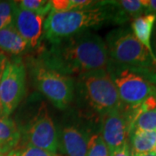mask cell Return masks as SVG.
I'll return each instance as SVG.
<instances>
[{
	"mask_svg": "<svg viewBox=\"0 0 156 156\" xmlns=\"http://www.w3.org/2000/svg\"><path fill=\"white\" fill-rule=\"evenodd\" d=\"M0 156H5V155H2V154H0Z\"/></svg>",
	"mask_w": 156,
	"mask_h": 156,
	"instance_id": "cell-28",
	"label": "cell"
},
{
	"mask_svg": "<svg viewBox=\"0 0 156 156\" xmlns=\"http://www.w3.org/2000/svg\"><path fill=\"white\" fill-rule=\"evenodd\" d=\"M109 63L127 67L156 69V62L134 37L131 29L119 27L105 38Z\"/></svg>",
	"mask_w": 156,
	"mask_h": 156,
	"instance_id": "cell-7",
	"label": "cell"
},
{
	"mask_svg": "<svg viewBox=\"0 0 156 156\" xmlns=\"http://www.w3.org/2000/svg\"><path fill=\"white\" fill-rule=\"evenodd\" d=\"M18 7L23 10L47 17L51 11L50 0H21L17 1Z\"/></svg>",
	"mask_w": 156,
	"mask_h": 156,
	"instance_id": "cell-17",
	"label": "cell"
},
{
	"mask_svg": "<svg viewBox=\"0 0 156 156\" xmlns=\"http://www.w3.org/2000/svg\"><path fill=\"white\" fill-rule=\"evenodd\" d=\"M155 23L156 17L154 15L143 14L131 22L130 29L136 39L145 47L156 62V56L152 47V37Z\"/></svg>",
	"mask_w": 156,
	"mask_h": 156,
	"instance_id": "cell-13",
	"label": "cell"
},
{
	"mask_svg": "<svg viewBox=\"0 0 156 156\" xmlns=\"http://www.w3.org/2000/svg\"><path fill=\"white\" fill-rule=\"evenodd\" d=\"M35 87L56 108L64 110L75 99V79L45 66L37 57L29 62Z\"/></svg>",
	"mask_w": 156,
	"mask_h": 156,
	"instance_id": "cell-6",
	"label": "cell"
},
{
	"mask_svg": "<svg viewBox=\"0 0 156 156\" xmlns=\"http://www.w3.org/2000/svg\"><path fill=\"white\" fill-rule=\"evenodd\" d=\"M144 7V14H152L156 17V0H141Z\"/></svg>",
	"mask_w": 156,
	"mask_h": 156,
	"instance_id": "cell-21",
	"label": "cell"
},
{
	"mask_svg": "<svg viewBox=\"0 0 156 156\" xmlns=\"http://www.w3.org/2000/svg\"><path fill=\"white\" fill-rule=\"evenodd\" d=\"M86 156H109L108 147L102 139L100 132L92 133L90 135Z\"/></svg>",
	"mask_w": 156,
	"mask_h": 156,
	"instance_id": "cell-18",
	"label": "cell"
},
{
	"mask_svg": "<svg viewBox=\"0 0 156 156\" xmlns=\"http://www.w3.org/2000/svg\"><path fill=\"white\" fill-rule=\"evenodd\" d=\"M5 156H17V150H14Z\"/></svg>",
	"mask_w": 156,
	"mask_h": 156,
	"instance_id": "cell-26",
	"label": "cell"
},
{
	"mask_svg": "<svg viewBox=\"0 0 156 156\" xmlns=\"http://www.w3.org/2000/svg\"><path fill=\"white\" fill-rule=\"evenodd\" d=\"M17 156H60L50 151L41 149L31 146H23L20 150H17Z\"/></svg>",
	"mask_w": 156,
	"mask_h": 156,
	"instance_id": "cell-20",
	"label": "cell"
},
{
	"mask_svg": "<svg viewBox=\"0 0 156 156\" xmlns=\"http://www.w3.org/2000/svg\"><path fill=\"white\" fill-rule=\"evenodd\" d=\"M112 23L110 7L107 1L85 10L57 12L50 11L44 24V37L49 44L75 34Z\"/></svg>",
	"mask_w": 156,
	"mask_h": 156,
	"instance_id": "cell-2",
	"label": "cell"
},
{
	"mask_svg": "<svg viewBox=\"0 0 156 156\" xmlns=\"http://www.w3.org/2000/svg\"><path fill=\"white\" fill-rule=\"evenodd\" d=\"M130 154H145L154 150L156 131L134 130L128 136Z\"/></svg>",
	"mask_w": 156,
	"mask_h": 156,
	"instance_id": "cell-16",
	"label": "cell"
},
{
	"mask_svg": "<svg viewBox=\"0 0 156 156\" xmlns=\"http://www.w3.org/2000/svg\"><path fill=\"white\" fill-rule=\"evenodd\" d=\"M7 61H8V57L6 56L5 54H4L3 52H0V83H1V78L3 76V72H4ZM0 117H5L3 114L2 106H1V100H0Z\"/></svg>",
	"mask_w": 156,
	"mask_h": 156,
	"instance_id": "cell-22",
	"label": "cell"
},
{
	"mask_svg": "<svg viewBox=\"0 0 156 156\" xmlns=\"http://www.w3.org/2000/svg\"><path fill=\"white\" fill-rule=\"evenodd\" d=\"M110 7L112 23L123 25L144 14L141 0H116L107 1Z\"/></svg>",
	"mask_w": 156,
	"mask_h": 156,
	"instance_id": "cell-12",
	"label": "cell"
},
{
	"mask_svg": "<svg viewBox=\"0 0 156 156\" xmlns=\"http://www.w3.org/2000/svg\"><path fill=\"white\" fill-rule=\"evenodd\" d=\"M22 122L17 123L23 146H31L57 154L58 128L44 101H35L28 106ZM20 141V142H21Z\"/></svg>",
	"mask_w": 156,
	"mask_h": 156,
	"instance_id": "cell-5",
	"label": "cell"
},
{
	"mask_svg": "<svg viewBox=\"0 0 156 156\" xmlns=\"http://www.w3.org/2000/svg\"><path fill=\"white\" fill-rule=\"evenodd\" d=\"M107 69L124 105H138L152 95H156V69L109 63Z\"/></svg>",
	"mask_w": 156,
	"mask_h": 156,
	"instance_id": "cell-4",
	"label": "cell"
},
{
	"mask_svg": "<svg viewBox=\"0 0 156 156\" xmlns=\"http://www.w3.org/2000/svg\"><path fill=\"white\" fill-rule=\"evenodd\" d=\"M109 156H131V154H130V147H129L128 142H127L126 144H124L119 149H117L115 152H113L112 154H109Z\"/></svg>",
	"mask_w": 156,
	"mask_h": 156,
	"instance_id": "cell-23",
	"label": "cell"
},
{
	"mask_svg": "<svg viewBox=\"0 0 156 156\" xmlns=\"http://www.w3.org/2000/svg\"><path fill=\"white\" fill-rule=\"evenodd\" d=\"M30 49L28 43L17 32L13 24L0 30V50L4 54L18 57Z\"/></svg>",
	"mask_w": 156,
	"mask_h": 156,
	"instance_id": "cell-14",
	"label": "cell"
},
{
	"mask_svg": "<svg viewBox=\"0 0 156 156\" xmlns=\"http://www.w3.org/2000/svg\"><path fill=\"white\" fill-rule=\"evenodd\" d=\"M21 141L17 122L11 117H0V154L7 155L16 150Z\"/></svg>",
	"mask_w": 156,
	"mask_h": 156,
	"instance_id": "cell-15",
	"label": "cell"
},
{
	"mask_svg": "<svg viewBox=\"0 0 156 156\" xmlns=\"http://www.w3.org/2000/svg\"><path fill=\"white\" fill-rule=\"evenodd\" d=\"M27 67L20 56L8 59L0 83V100L5 117H10L26 94Z\"/></svg>",
	"mask_w": 156,
	"mask_h": 156,
	"instance_id": "cell-8",
	"label": "cell"
},
{
	"mask_svg": "<svg viewBox=\"0 0 156 156\" xmlns=\"http://www.w3.org/2000/svg\"><path fill=\"white\" fill-rule=\"evenodd\" d=\"M100 134L109 154L128 142L129 123L124 105L105 114L101 118Z\"/></svg>",
	"mask_w": 156,
	"mask_h": 156,
	"instance_id": "cell-9",
	"label": "cell"
},
{
	"mask_svg": "<svg viewBox=\"0 0 156 156\" xmlns=\"http://www.w3.org/2000/svg\"><path fill=\"white\" fill-rule=\"evenodd\" d=\"M76 98L77 104L83 110L101 118L122 106L108 69H99L77 76L75 80Z\"/></svg>",
	"mask_w": 156,
	"mask_h": 156,
	"instance_id": "cell-3",
	"label": "cell"
},
{
	"mask_svg": "<svg viewBox=\"0 0 156 156\" xmlns=\"http://www.w3.org/2000/svg\"><path fill=\"white\" fill-rule=\"evenodd\" d=\"M16 5L17 1H0V30L12 24Z\"/></svg>",
	"mask_w": 156,
	"mask_h": 156,
	"instance_id": "cell-19",
	"label": "cell"
},
{
	"mask_svg": "<svg viewBox=\"0 0 156 156\" xmlns=\"http://www.w3.org/2000/svg\"><path fill=\"white\" fill-rule=\"evenodd\" d=\"M91 133L78 124H65L58 128V151L63 156H86Z\"/></svg>",
	"mask_w": 156,
	"mask_h": 156,
	"instance_id": "cell-10",
	"label": "cell"
},
{
	"mask_svg": "<svg viewBox=\"0 0 156 156\" xmlns=\"http://www.w3.org/2000/svg\"><path fill=\"white\" fill-rule=\"evenodd\" d=\"M131 156H156V154L153 151L145 154H131Z\"/></svg>",
	"mask_w": 156,
	"mask_h": 156,
	"instance_id": "cell-25",
	"label": "cell"
},
{
	"mask_svg": "<svg viewBox=\"0 0 156 156\" xmlns=\"http://www.w3.org/2000/svg\"><path fill=\"white\" fill-rule=\"evenodd\" d=\"M45 18V16L23 10L17 4L16 5L12 24L30 49H36L41 44Z\"/></svg>",
	"mask_w": 156,
	"mask_h": 156,
	"instance_id": "cell-11",
	"label": "cell"
},
{
	"mask_svg": "<svg viewBox=\"0 0 156 156\" xmlns=\"http://www.w3.org/2000/svg\"><path fill=\"white\" fill-rule=\"evenodd\" d=\"M154 152L156 154V143H155V147H154Z\"/></svg>",
	"mask_w": 156,
	"mask_h": 156,
	"instance_id": "cell-27",
	"label": "cell"
},
{
	"mask_svg": "<svg viewBox=\"0 0 156 156\" xmlns=\"http://www.w3.org/2000/svg\"><path fill=\"white\" fill-rule=\"evenodd\" d=\"M152 47H153V50L154 53L156 56V23L154 25V32H153V37H152Z\"/></svg>",
	"mask_w": 156,
	"mask_h": 156,
	"instance_id": "cell-24",
	"label": "cell"
},
{
	"mask_svg": "<svg viewBox=\"0 0 156 156\" xmlns=\"http://www.w3.org/2000/svg\"><path fill=\"white\" fill-rule=\"evenodd\" d=\"M37 58L45 66L69 76L107 69L109 64L105 40L92 30L51 43Z\"/></svg>",
	"mask_w": 156,
	"mask_h": 156,
	"instance_id": "cell-1",
	"label": "cell"
}]
</instances>
